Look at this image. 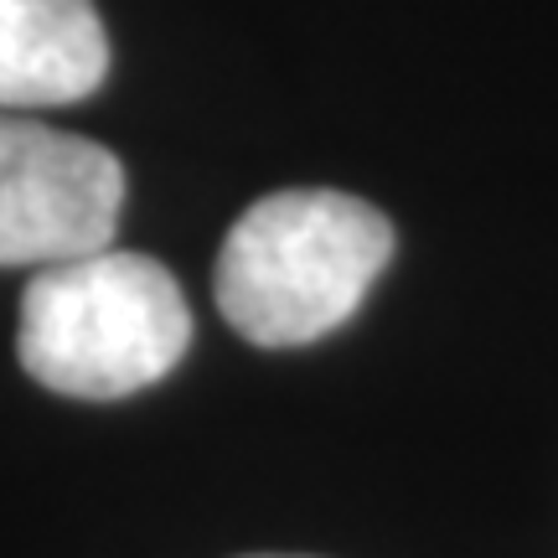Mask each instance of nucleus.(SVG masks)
Returning <instances> with one entry per match:
<instances>
[{"instance_id":"nucleus-1","label":"nucleus","mask_w":558,"mask_h":558,"mask_svg":"<svg viewBox=\"0 0 558 558\" xmlns=\"http://www.w3.org/2000/svg\"><path fill=\"white\" fill-rule=\"evenodd\" d=\"M393 259V222L373 202L290 186L243 213L218 254L213 295L254 347H305L357 316Z\"/></svg>"},{"instance_id":"nucleus-2","label":"nucleus","mask_w":558,"mask_h":558,"mask_svg":"<svg viewBox=\"0 0 558 558\" xmlns=\"http://www.w3.org/2000/svg\"><path fill=\"white\" fill-rule=\"evenodd\" d=\"M192 347L177 275L150 254L99 248L47 264L21 295L16 357L62 399H130L160 383Z\"/></svg>"},{"instance_id":"nucleus-3","label":"nucleus","mask_w":558,"mask_h":558,"mask_svg":"<svg viewBox=\"0 0 558 558\" xmlns=\"http://www.w3.org/2000/svg\"><path fill=\"white\" fill-rule=\"evenodd\" d=\"M124 166L104 145L0 114V269H47L114 248Z\"/></svg>"},{"instance_id":"nucleus-4","label":"nucleus","mask_w":558,"mask_h":558,"mask_svg":"<svg viewBox=\"0 0 558 558\" xmlns=\"http://www.w3.org/2000/svg\"><path fill=\"white\" fill-rule=\"evenodd\" d=\"M109 78L94 0H0V114L78 104Z\"/></svg>"},{"instance_id":"nucleus-5","label":"nucleus","mask_w":558,"mask_h":558,"mask_svg":"<svg viewBox=\"0 0 558 558\" xmlns=\"http://www.w3.org/2000/svg\"><path fill=\"white\" fill-rule=\"evenodd\" d=\"M248 558H300V554H248Z\"/></svg>"}]
</instances>
